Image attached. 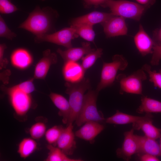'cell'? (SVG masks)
<instances>
[{"instance_id": "40", "label": "cell", "mask_w": 161, "mask_h": 161, "mask_svg": "<svg viewBox=\"0 0 161 161\" xmlns=\"http://www.w3.org/2000/svg\"><path fill=\"white\" fill-rule=\"evenodd\" d=\"M160 146L161 149V137H160Z\"/></svg>"}, {"instance_id": "24", "label": "cell", "mask_w": 161, "mask_h": 161, "mask_svg": "<svg viewBox=\"0 0 161 161\" xmlns=\"http://www.w3.org/2000/svg\"><path fill=\"white\" fill-rule=\"evenodd\" d=\"M37 143L32 138H25L19 143L17 150L20 157L25 159L29 157L37 149Z\"/></svg>"}, {"instance_id": "19", "label": "cell", "mask_w": 161, "mask_h": 161, "mask_svg": "<svg viewBox=\"0 0 161 161\" xmlns=\"http://www.w3.org/2000/svg\"><path fill=\"white\" fill-rule=\"evenodd\" d=\"M151 115L147 113L144 116H134L123 113L117 110L112 116L105 119L106 123L116 125H124L132 123V124L147 118Z\"/></svg>"}, {"instance_id": "6", "label": "cell", "mask_w": 161, "mask_h": 161, "mask_svg": "<svg viewBox=\"0 0 161 161\" xmlns=\"http://www.w3.org/2000/svg\"><path fill=\"white\" fill-rule=\"evenodd\" d=\"M116 79L120 83V94L125 93L142 95L143 83L147 79V75L141 68L128 75L119 74Z\"/></svg>"}, {"instance_id": "18", "label": "cell", "mask_w": 161, "mask_h": 161, "mask_svg": "<svg viewBox=\"0 0 161 161\" xmlns=\"http://www.w3.org/2000/svg\"><path fill=\"white\" fill-rule=\"evenodd\" d=\"M135 136L138 145V154H148L161 157V149L160 145L156 140L145 136L136 134Z\"/></svg>"}, {"instance_id": "14", "label": "cell", "mask_w": 161, "mask_h": 161, "mask_svg": "<svg viewBox=\"0 0 161 161\" xmlns=\"http://www.w3.org/2000/svg\"><path fill=\"white\" fill-rule=\"evenodd\" d=\"M135 46L143 56L153 52L154 43L144 30L142 25H139L138 32L134 37Z\"/></svg>"}, {"instance_id": "29", "label": "cell", "mask_w": 161, "mask_h": 161, "mask_svg": "<svg viewBox=\"0 0 161 161\" xmlns=\"http://www.w3.org/2000/svg\"><path fill=\"white\" fill-rule=\"evenodd\" d=\"M142 68L148 75L149 81L152 83L154 86L161 89V69L158 71L152 70L149 65L145 64Z\"/></svg>"}, {"instance_id": "22", "label": "cell", "mask_w": 161, "mask_h": 161, "mask_svg": "<svg viewBox=\"0 0 161 161\" xmlns=\"http://www.w3.org/2000/svg\"><path fill=\"white\" fill-rule=\"evenodd\" d=\"M13 64L19 68L24 69L28 66L32 62V58L29 52L23 49L15 50L11 55Z\"/></svg>"}, {"instance_id": "7", "label": "cell", "mask_w": 161, "mask_h": 161, "mask_svg": "<svg viewBox=\"0 0 161 161\" xmlns=\"http://www.w3.org/2000/svg\"><path fill=\"white\" fill-rule=\"evenodd\" d=\"M78 36L75 29L70 26L56 32L35 36L34 41L37 43H51L69 49L72 47V40Z\"/></svg>"}, {"instance_id": "5", "label": "cell", "mask_w": 161, "mask_h": 161, "mask_svg": "<svg viewBox=\"0 0 161 161\" xmlns=\"http://www.w3.org/2000/svg\"><path fill=\"white\" fill-rule=\"evenodd\" d=\"M112 60L110 63L103 62L100 81L96 89L98 92L111 86L116 78L118 71L124 70L128 66V61L122 55H114Z\"/></svg>"}, {"instance_id": "27", "label": "cell", "mask_w": 161, "mask_h": 161, "mask_svg": "<svg viewBox=\"0 0 161 161\" xmlns=\"http://www.w3.org/2000/svg\"><path fill=\"white\" fill-rule=\"evenodd\" d=\"M103 51L102 48H97L82 58L81 65L85 71L91 67L97 59L101 56Z\"/></svg>"}, {"instance_id": "10", "label": "cell", "mask_w": 161, "mask_h": 161, "mask_svg": "<svg viewBox=\"0 0 161 161\" xmlns=\"http://www.w3.org/2000/svg\"><path fill=\"white\" fill-rule=\"evenodd\" d=\"M107 37L110 38L127 34L128 29L125 18L114 16L101 23Z\"/></svg>"}, {"instance_id": "3", "label": "cell", "mask_w": 161, "mask_h": 161, "mask_svg": "<svg viewBox=\"0 0 161 161\" xmlns=\"http://www.w3.org/2000/svg\"><path fill=\"white\" fill-rule=\"evenodd\" d=\"M101 6L109 7L114 16L139 21L146 7L137 3L125 0H106Z\"/></svg>"}, {"instance_id": "13", "label": "cell", "mask_w": 161, "mask_h": 161, "mask_svg": "<svg viewBox=\"0 0 161 161\" xmlns=\"http://www.w3.org/2000/svg\"><path fill=\"white\" fill-rule=\"evenodd\" d=\"M104 126L99 122L90 121L86 122L75 132L76 137L92 143L95 137L104 129Z\"/></svg>"}, {"instance_id": "30", "label": "cell", "mask_w": 161, "mask_h": 161, "mask_svg": "<svg viewBox=\"0 0 161 161\" xmlns=\"http://www.w3.org/2000/svg\"><path fill=\"white\" fill-rule=\"evenodd\" d=\"M46 126L42 122H38L33 124L29 129L30 134L32 138L39 139L41 138L46 132Z\"/></svg>"}, {"instance_id": "9", "label": "cell", "mask_w": 161, "mask_h": 161, "mask_svg": "<svg viewBox=\"0 0 161 161\" xmlns=\"http://www.w3.org/2000/svg\"><path fill=\"white\" fill-rule=\"evenodd\" d=\"M134 130L132 129L124 133L122 146L118 148L116 151L117 157L126 161L129 160L131 156L137 153L138 151V144L134 133Z\"/></svg>"}, {"instance_id": "38", "label": "cell", "mask_w": 161, "mask_h": 161, "mask_svg": "<svg viewBox=\"0 0 161 161\" xmlns=\"http://www.w3.org/2000/svg\"><path fill=\"white\" fill-rule=\"evenodd\" d=\"M106 0H84L85 5L87 6H101Z\"/></svg>"}, {"instance_id": "25", "label": "cell", "mask_w": 161, "mask_h": 161, "mask_svg": "<svg viewBox=\"0 0 161 161\" xmlns=\"http://www.w3.org/2000/svg\"><path fill=\"white\" fill-rule=\"evenodd\" d=\"M49 150L46 161H81L80 159H72L69 157L63 151L58 147L52 145L47 146Z\"/></svg>"}, {"instance_id": "11", "label": "cell", "mask_w": 161, "mask_h": 161, "mask_svg": "<svg viewBox=\"0 0 161 161\" xmlns=\"http://www.w3.org/2000/svg\"><path fill=\"white\" fill-rule=\"evenodd\" d=\"M72 123L66 125L64 128L57 143L56 145L67 155L73 154L76 148L75 134L73 129Z\"/></svg>"}, {"instance_id": "17", "label": "cell", "mask_w": 161, "mask_h": 161, "mask_svg": "<svg viewBox=\"0 0 161 161\" xmlns=\"http://www.w3.org/2000/svg\"><path fill=\"white\" fill-rule=\"evenodd\" d=\"M85 71L81 65L76 61L65 62L63 68V74L65 79L70 83L78 82L84 78Z\"/></svg>"}, {"instance_id": "41", "label": "cell", "mask_w": 161, "mask_h": 161, "mask_svg": "<svg viewBox=\"0 0 161 161\" xmlns=\"http://www.w3.org/2000/svg\"><path fill=\"white\" fill-rule=\"evenodd\" d=\"M159 130H160V132H161V129H159Z\"/></svg>"}, {"instance_id": "2", "label": "cell", "mask_w": 161, "mask_h": 161, "mask_svg": "<svg viewBox=\"0 0 161 161\" xmlns=\"http://www.w3.org/2000/svg\"><path fill=\"white\" fill-rule=\"evenodd\" d=\"M65 93L69 96V103L70 113L66 125L75 121L83 106L84 93L91 88L89 79L84 78L80 81L75 83L67 82Z\"/></svg>"}, {"instance_id": "8", "label": "cell", "mask_w": 161, "mask_h": 161, "mask_svg": "<svg viewBox=\"0 0 161 161\" xmlns=\"http://www.w3.org/2000/svg\"><path fill=\"white\" fill-rule=\"evenodd\" d=\"M7 92L16 115L19 117H25L32 105V100L30 94L15 86L9 89Z\"/></svg>"}, {"instance_id": "28", "label": "cell", "mask_w": 161, "mask_h": 161, "mask_svg": "<svg viewBox=\"0 0 161 161\" xmlns=\"http://www.w3.org/2000/svg\"><path fill=\"white\" fill-rule=\"evenodd\" d=\"M64 128L55 125L48 129L45 133V139L49 144L56 146L57 141Z\"/></svg>"}, {"instance_id": "32", "label": "cell", "mask_w": 161, "mask_h": 161, "mask_svg": "<svg viewBox=\"0 0 161 161\" xmlns=\"http://www.w3.org/2000/svg\"><path fill=\"white\" fill-rule=\"evenodd\" d=\"M18 10L11 0H0V12L3 14H9Z\"/></svg>"}, {"instance_id": "39", "label": "cell", "mask_w": 161, "mask_h": 161, "mask_svg": "<svg viewBox=\"0 0 161 161\" xmlns=\"http://www.w3.org/2000/svg\"><path fill=\"white\" fill-rule=\"evenodd\" d=\"M138 4L149 8L155 2L156 0H135Z\"/></svg>"}, {"instance_id": "35", "label": "cell", "mask_w": 161, "mask_h": 161, "mask_svg": "<svg viewBox=\"0 0 161 161\" xmlns=\"http://www.w3.org/2000/svg\"><path fill=\"white\" fill-rule=\"evenodd\" d=\"M6 48V46L4 44H1L0 45V68L2 69L5 67L7 64V59L4 58V53Z\"/></svg>"}, {"instance_id": "36", "label": "cell", "mask_w": 161, "mask_h": 161, "mask_svg": "<svg viewBox=\"0 0 161 161\" xmlns=\"http://www.w3.org/2000/svg\"><path fill=\"white\" fill-rule=\"evenodd\" d=\"M140 160L141 161H159L157 156L148 154H140Z\"/></svg>"}, {"instance_id": "42", "label": "cell", "mask_w": 161, "mask_h": 161, "mask_svg": "<svg viewBox=\"0 0 161 161\" xmlns=\"http://www.w3.org/2000/svg\"><path fill=\"white\" fill-rule=\"evenodd\" d=\"M41 0V1H45L46 0Z\"/></svg>"}, {"instance_id": "31", "label": "cell", "mask_w": 161, "mask_h": 161, "mask_svg": "<svg viewBox=\"0 0 161 161\" xmlns=\"http://www.w3.org/2000/svg\"><path fill=\"white\" fill-rule=\"evenodd\" d=\"M17 36L8 27L4 19L0 16V37L12 40Z\"/></svg>"}, {"instance_id": "26", "label": "cell", "mask_w": 161, "mask_h": 161, "mask_svg": "<svg viewBox=\"0 0 161 161\" xmlns=\"http://www.w3.org/2000/svg\"><path fill=\"white\" fill-rule=\"evenodd\" d=\"M75 29L77 34L84 39L94 42L95 33L93 26L86 24L71 26Z\"/></svg>"}, {"instance_id": "15", "label": "cell", "mask_w": 161, "mask_h": 161, "mask_svg": "<svg viewBox=\"0 0 161 161\" xmlns=\"http://www.w3.org/2000/svg\"><path fill=\"white\" fill-rule=\"evenodd\" d=\"M114 16H115L111 13L93 11L73 19L71 21V25L86 24L93 26L95 24L103 23Z\"/></svg>"}, {"instance_id": "37", "label": "cell", "mask_w": 161, "mask_h": 161, "mask_svg": "<svg viewBox=\"0 0 161 161\" xmlns=\"http://www.w3.org/2000/svg\"><path fill=\"white\" fill-rule=\"evenodd\" d=\"M153 40L155 44H161V27L155 30L153 32Z\"/></svg>"}, {"instance_id": "20", "label": "cell", "mask_w": 161, "mask_h": 161, "mask_svg": "<svg viewBox=\"0 0 161 161\" xmlns=\"http://www.w3.org/2000/svg\"><path fill=\"white\" fill-rule=\"evenodd\" d=\"M49 97L53 103L59 110L58 114L62 117L63 123L67 125L70 113L69 101L62 95L54 92H51Z\"/></svg>"}, {"instance_id": "23", "label": "cell", "mask_w": 161, "mask_h": 161, "mask_svg": "<svg viewBox=\"0 0 161 161\" xmlns=\"http://www.w3.org/2000/svg\"><path fill=\"white\" fill-rule=\"evenodd\" d=\"M137 112L140 114L161 113V102L147 96H143L141 104Z\"/></svg>"}, {"instance_id": "33", "label": "cell", "mask_w": 161, "mask_h": 161, "mask_svg": "<svg viewBox=\"0 0 161 161\" xmlns=\"http://www.w3.org/2000/svg\"><path fill=\"white\" fill-rule=\"evenodd\" d=\"M152 54L151 64L152 66L158 65L161 60V44H154Z\"/></svg>"}, {"instance_id": "21", "label": "cell", "mask_w": 161, "mask_h": 161, "mask_svg": "<svg viewBox=\"0 0 161 161\" xmlns=\"http://www.w3.org/2000/svg\"><path fill=\"white\" fill-rule=\"evenodd\" d=\"M152 116L132 124L134 129L141 130L145 136L156 140L161 137L159 129L154 126L152 123Z\"/></svg>"}, {"instance_id": "12", "label": "cell", "mask_w": 161, "mask_h": 161, "mask_svg": "<svg viewBox=\"0 0 161 161\" xmlns=\"http://www.w3.org/2000/svg\"><path fill=\"white\" fill-rule=\"evenodd\" d=\"M56 54L49 49L43 51V57L36 64L35 69L34 78L44 79L51 65L57 62Z\"/></svg>"}, {"instance_id": "34", "label": "cell", "mask_w": 161, "mask_h": 161, "mask_svg": "<svg viewBox=\"0 0 161 161\" xmlns=\"http://www.w3.org/2000/svg\"><path fill=\"white\" fill-rule=\"evenodd\" d=\"M33 78L23 82L15 86L23 91L30 94L35 90V87L33 84Z\"/></svg>"}, {"instance_id": "4", "label": "cell", "mask_w": 161, "mask_h": 161, "mask_svg": "<svg viewBox=\"0 0 161 161\" xmlns=\"http://www.w3.org/2000/svg\"><path fill=\"white\" fill-rule=\"evenodd\" d=\"M98 93L91 88L84 95L83 106L75 121L77 126H80L89 121L100 123L105 120L103 114L97 110L96 102Z\"/></svg>"}, {"instance_id": "16", "label": "cell", "mask_w": 161, "mask_h": 161, "mask_svg": "<svg viewBox=\"0 0 161 161\" xmlns=\"http://www.w3.org/2000/svg\"><path fill=\"white\" fill-rule=\"evenodd\" d=\"M95 50L92 48L89 42H83L81 47H71L63 51L58 49L57 52L60 55L65 62L67 61L77 62L90 52Z\"/></svg>"}, {"instance_id": "1", "label": "cell", "mask_w": 161, "mask_h": 161, "mask_svg": "<svg viewBox=\"0 0 161 161\" xmlns=\"http://www.w3.org/2000/svg\"><path fill=\"white\" fill-rule=\"evenodd\" d=\"M58 16L57 11L50 7L41 8L37 5L18 28L28 31L35 36L51 33Z\"/></svg>"}]
</instances>
